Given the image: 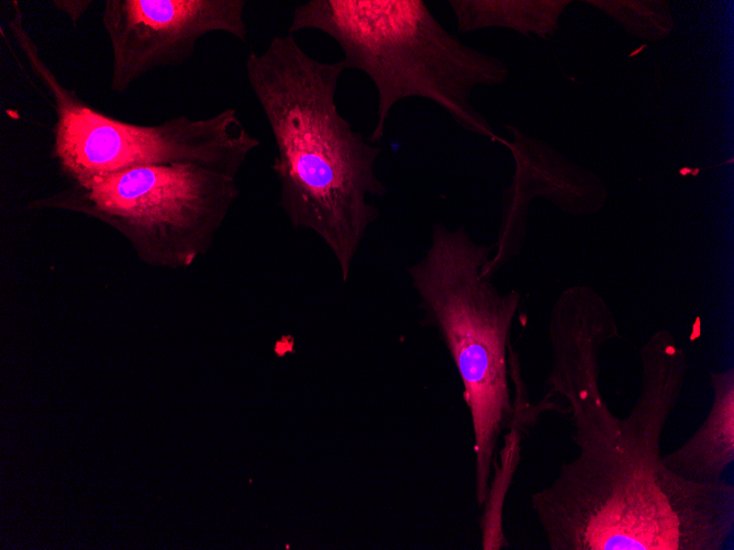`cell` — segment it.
Here are the masks:
<instances>
[{
  "mask_svg": "<svg viewBox=\"0 0 734 550\" xmlns=\"http://www.w3.org/2000/svg\"><path fill=\"white\" fill-rule=\"evenodd\" d=\"M711 408L678 448L663 456V463L677 475L699 483L722 481L734 460V369L710 373Z\"/></svg>",
  "mask_w": 734,
  "mask_h": 550,
  "instance_id": "obj_8",
  "label": "cell"
},
{
  "mask_svg": "<svg viewBox=\"0 0 734 550\" xmlns=\"http://www.w3.org/2000/svg\"><path fill=\"white\" fill-rule=\"evenodd\" d=\"M302 30L334 40L346 69L364 72L375 86L370 143L385 137L392 109L408 98L430 100L461 128L493 137L471 94L502 82L505 66L449 33L423 0H308L293 9L288 33Z\"/></svg>",
  "mask_w": 734,
  "mask_h": 550,
  "instance_id": "obj_3",
  "label": "cell"
},
{
  "mask_svg": "<svg viewBox=\"0 0 734 550\" xmlns=\"http://www.w3.org/2000/svg\"><path fill=\"white\" fill-rule=\"evenodd\" d=\"M238 197L237 176L173 162L69 184L34 199L27 209L96 218L122 235L145 263L180 269L211 248Z\"/></svg>",
  "mask_w": 734,
  "mask_h": 550,
  "instance_id": "obj_6",
  "label": "cell"
},
{
  "mask_svg": "<svg viewBox=\"0 0 734 550\" xmlns=\"http://www.w3.org/2000/svg\"><path fill=\"white\" fill-rule=\"evenodd\" d=\"M605 299L588 285L556 298L548 318V393L565 400L578 456L531 495L552 550H721L734 528V486L699 483L663 463L661 436L688 359L667 329L642 346L641 392L615 416L600 389V351L619 338Z\"/></svg>",
  "mask_w": 734,
  "mask_h": 550,
  "instance_id": "obj_1",
  "label": "cell"
},
{
  "mask_svg": "<svg viewBox=\"0 0 734 550\" xmlns=\"http://www.w3.org/2000/svg\"><path fill=\"white\" fill-rule=\"evenodd\" d=\"M460 32L489 26H507L522 33L549 34L564 2L559 1H447Z\"/></svg>",
  "mask_w": 734,
  "mask_h": 550,
  "instance_id": "obj_9",
  "label": "cell"
},
{
  "mask_svg": "<svg viewBox=\"0 0 734 550\" xmlns=\"http://www.w3.org/2000/svg\"><path fill=\"white\" fill-rule=\"evenodd\" d=\"M53 5L60 12L66 14L74 26L80 21L82 15L88 11L92 1L90 0H54Z\"/></svg>",
  "mask_w": 734,
  "mask_h": 550,
  "instance_id": "obj_10",
  "label": "cell"
},
{
  "mask_svg": "<svg viewBox=\"0 0 734 550\" xmlns=\"http://www.w3.org/2000/svg\"><path fill=\"white\" fill-rule=\"evenodd\" d=\"M244 0H105L101 21L111 46L110 88L125 92L155 69L190 59L207 34L247 40Z\"/></svg>",
  "mask_w": 734,
  "mask_h": 550,
  "instance_id": "obj_7",
  "label": "cell"
},
{
  "mask_svg": "<svg viewBox=\"0 0 734 550\" xmlns=\"http://www.w3.org/2000/svg\"><path fill=\"white\" fill-rule=\"evenodd\" d=\"M9 30L32 75L52 100V157L69 184L87 186L131 168L189 162L237 176L260 143L234 108L202 119L187 115L141 125L107 115L64 85L43 59L12 2Z\"/></svg>",
  "mask_w": 734,
  "mask_h": 550,
  "instance_id": "obj_5",
  "label": "cell"
},
{
  "mask_svg": "<svg viewBox=\"0 0 734 550\" xmlns=\"http://www.w3.org/2000/svg\"><path fill=\"white\" fill-rule=\"evenodd\" d=\"M343 59L322 61L287 33L245 61L246 79L276 147L271 170L289 224L314 233L334 256L341 279L380 211L387 188L376 172L381 153L338 112Z\"/></svg>",
  "mask_w": 734,
  "mask_h": 550,
  "instance_id": "obj_2",
  "label": "cell"
},
{
  "mask_svg": "<svg viewBox=\"0 0 734 550\" xmlns=\"http://www.w3.org/2000/svg\"><path fill=\"white\" fill-rule=\"evenodd\" d=\"M490 252L464 226L452 229L434 223L424 256L407 267L423 319L440 334L463 385L479 508L488 498L500 438L515 419L509 347L521 301L518 290L501 292L485 276Z\"/></svg>",
  "mask_w": 734,
  "mask_h": 550,
  "instance_id": "obj_4",
  "label": "cell"
}]
</instances>
